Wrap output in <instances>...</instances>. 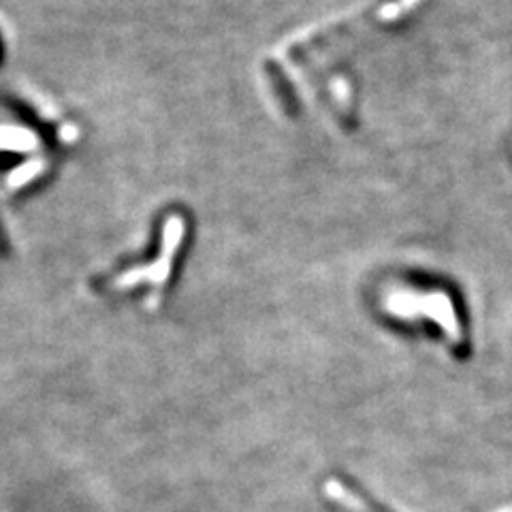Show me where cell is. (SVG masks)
Segmentation results:
<instances>
[{
  "label": "cell",
  "instance_id": "1",
  "mask_svg": "<svg viewBox=\"0 0 512 512\" xmlns=\"http://www.w3.org/2000/svg\"><path fill=\"white\" fill-rule=\"evenodd\" d=\"M389 308L399 316H416V314H429L436 318L438 323L457 338V320L453 312V303L446 295H414V293H393L389 297Z\"/></svg>",
  "mask_w": 512,
  "mask_h": 512
},
{
  "label": "cell",
  "instance_id": "2",
  "mask_svg": "<svg viewBox=\"0 0 512 512\" xmlns=\"http://www.w3.org/2000/svg\"><path fill=\"white\" fill-rule=\"evenodd\" d=\"M180 237H182V220L180 218H169L167 220V227H165V244H163V254H160V259L156 263H152L148 269L143 271H126L122 278L116 280V286H131L143 280H150L154 286H160L167 278H169V267L173 261V254L175 248L180 244Z\"/></svg>",
  "mask_w": 512,
  "mask_h": 512
}]
</instances>
